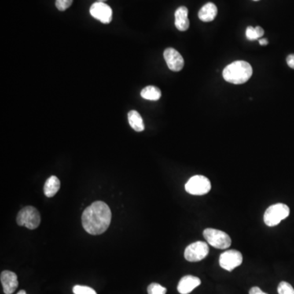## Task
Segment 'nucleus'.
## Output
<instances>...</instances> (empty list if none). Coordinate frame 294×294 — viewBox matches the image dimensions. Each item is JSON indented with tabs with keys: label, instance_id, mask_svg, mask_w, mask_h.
<instances>
[{
	"label": "nucleus",
	"instance_id": "20e7f679",
	"mask_svg": "<svg viewBox=\"0 0 294 294\" xmlns=\"http://www.w3.org/2000/svg\"><path fill=\"white\" fill-rule=\"evenodd\" d=\"M16 222L19 226H24L30 230H34L40 224V214L35 207L27 206L19 212L16 217Z\"/></svg>",
	"mask_w": 294,
	"mask_h": 294
},
{
	"label": "nucleus",
	"instance_id": "a878e982",
	"mask_svg": "<svg viewBox=\"0 0 294 294\" xmlns=\"http://www.w3.org/2000/svg\"><path fill=\"white\" fill-rule=\"evenodd\" d=\"M259 44H260L261 45H262V46L267 45H268L267 39H266V38H260V39H259Z\"/></svg>",
	"mask_w": 294,
	"mask_h": 294
},
{
	"label": "nucleus",
	"instance_id": "9b49d317",
	"mask_svg": "<svg viewBox=\"0 0 294 294\" xmlns=\"http://www.w3.org/2000/svg\"><path fill=\"white\" fill-rule=\"evenodd\" d=\"M0 280L2 283L3 288L5 294H12L16 291L18 287L17 276L14 272L10 270H4L0 276Z\"/></svg>",
	"mask_w": 294,
	"mask_h": 294
},
{
	"label": "nucleus",
	"instance_id": "b1692460",
	"mask_svg": "<svg viewBox=\"0 0 294 294\" xmlns=\"http://www.w3.org/2000/svg\"><path fill=\"white\" fill-rule=\"evenodd\" d=\"M249 294H267L262 291L260 288L258 287H253L249 290Z\"/></svg>",
	"mask_w": 294,
	"mask_h": 294
},
{
	"label": "nucleus",
	"instance_id": "1a4fd4ad",
	"mask_svg": "<svg viewBox=\"0 0 294 294\" xmlns=\"http://www.w3.org/2000/svg\"><path fill=\"white\" fill-rule=\"evenodd\" d=\"M90 14L103 24H109L112 20L113 12L109 5L104 2H96L91 6Z\"/></svg>",
	"mask_w": 294,
	"mask_h": 294
},
{
	"label": "nucleus",
	"instance_id": "393cba45",
	"mask_svg": "<svg viewBox=\"0 0 294 294\" xmlns=\"http://www.w3.org/2000/svg\"><path fill=\"white\" fill-rule=\"evenodd\" d=\"M255 30H256L257 34H258L259 38H260L261 37L263 36V34H264V30H263L262 27H255Z\"/></svg>",
	"mask_w": 294,
	"mask_h": 294
},
{
	"label": "nucleus",
	"instance_id": "5701e85b",
	"mask_svg": "<svg viewBox=\"0 0 294 294\" xmlns=\"http://www.w3.org/2000/svg\"><path fill=\"white\" fill-rule=\"evenodd\" d=\"M287 64L290 68L294 69V54L289 55L287 57Z\"/></svg>",
	"mask_w": 294,
	"mask_h": 294
},
{
	"label": "nucleus",
	"instance_id": "6ab92c4d",
	"mask_svg": "<svg viewBox=\"0 0 294 294\" xmlns=\"http://www.w3.org/2000/svg\"><path fill=\"white\" fill-rule=\"evenodd\" d=\"M278 292L279 294H294V288L290 284L282 281L279 284Z\"/></svg>",
	"mask_w": 294,
	"mask_h": 294
},
{
	"label": "nucleus",
	"instance_id": "dca6fc26",
	"mask_svg": "<svg viewBox=\"0 0 294 294\" xmlns=\"http://www.w3.org/2000/svg\"><path fill=\"white\" fill-rule=\"evenodd\" d=\"M128 118H129V124L133 130H135L136 132L144 131L145 125H144L143 119L137 111H129Z\"/></svg>",
	"mask_w": 294,
	"mask_h": 294
},
{
	"label": "nucleus",
	"instance_id": "4468645a",
	"mask_svg": "<svg viewBox=\"0 0 294 294\" xmlns=\"http://www.w3.org/2000/svg\"><path fill=\"white\" fill-rule=\"evenodd\" d=\"M217 14H218V8L215 4L207 3L202 7L199 12V18L204 23H209L215 19Z\"/></svg>",
	"mask_w": 294,
	"mask_h": 294
},
{
	"label": "nucleus",
	"instance_id": "c85d7f7f",
	"mask_svg": "<svg viewBox=\"0 0 294 294\" xmlns=\"http://www.w3.org/2000/svg\"><path fill=\"white\" fill-rule=\"evenodd\" d=\"M254 1H258V0H254Z\"/></svg>",
	"mask_w": 294,
	"mask_h": 294
},
{
	"label": "nucleus",
	"instance_id": "412c9836",
	"mask_svg": "<svg viewBox=\"0 0 294 294\" xmlns=\"http://www.w3.org/2000/svg\"><path fill=\"white\" fill-rule=\"evenodd\" d=\"M73 0H56V7L59 11H66L72 4Z\"/></svg>",
	"mask_w": 294,
	"mask_h": 294
},
{
	"label": "nucleus",
	"instance_id": "423d86ee",
	"mask_svg": "<svg viewBox=\"0 0 294 294\" xmlns=\"http://www.w3.org/2000/svg\"><path fill=\"white\" fill-rule=\"evenodd\" d=\"M185 191L193 196H204L211 190V182L204 176L196 175L190 178L185 183Z\"/></svg>",
	"mask_w": 294,
	"mask_h": 294
},
{
	"label": "nucleus",
	"instance_id": "9d476101",
	"mask_svg": "<svg viewBox=\"0 0 294 294\" xmlns=\"http://www.w3.org/2000/svg\"><path fill=\"white\" fill-rule=\"evenodd\" d=\"M163 57H164V60L167 63V67L171 71L178 72L183 68V57L176 49H173V48L165 49L164 53H163Z\"/></svg>",
	"mask_w": 294,
	"mask_h": 294
},
{
	"label": "nucleus",
	"instance_id": "ddd939ff",
	"mask_svg": "<svg viewBox=\"0 0 294 294\" xmlns=\"http://www.w3.org/2000/svg\"><path fill=\"white\" fill-rule=\"evenodd\" d=\"M175 26L180 31H185L189 29L190 22L188 19V9L186 7L181 6L175 12Z\"/></svg>",
	"mask_w": 294,
	"mask_h": 294
},
{
	"label": "nucleus",
	"instance_id": "bb28decb",
	"mask_svg": "<svg viewBox=\"0 0 294 294\" xmlns=\"http://www.w3.org/2000/svg\"><path fill=\"white\" fill-rule=\"evenodd\" d=\"M17 294H27L25 290H20Z\"/></svg>",
	"mask_w": 294,
	"mask_h": 294
},
{
	"label": "nucleus",
	"instance_id": "39448f33",
	"mask_svg": "<svg viewBox=\"0 0 294 294\" xmlns=\"http://www.w3.org/2000/svg\"><path fill=\"white\" fill-rule=\"evenodd\" d=\"M203 235L207 244L218 249H226L232 244L230 236L222 230L207 228L203 232Z\"/></svg>",
	"mask_w": 294,
	"mask_h": 294
},
{
	"label": "nucleus",
	"instance_id": "4be33fe9",
	"mask_svg": "<svg viewBox=\"0 0 294 294\" xmlns=\"http://www.w3.org/2000/svg\"><path fill=\"white\" fill-rule=\"evenodd\" d=\"M246 36L248 38V40H256L258 37V34H257L256 30H255V27H248L246 30Z\"/></svg>",
	"mask_w": 294,
	"mask_h": 294
},
{
	"label": "nucleus",
	"instance_id": "f257e3e1",
	"mask_svg": "<svg viewBox=\"0 0 294 294\" xmlns=\"http://www.w3.org/2000/svg\"><path fill=\"white\" fill-rule=\"evenodd\" d=\"M111 218L112 214L109 206L102 201L93 202L83 211L82 224L89 234L97 236L108 229Z\"/></svg>",
	"mask_w": 294,
	"mask_h": 294
},
{
	"label": "nucleus",
	"instance_id": "6e6552de",
	"mask_svg": "<svg viewBox=\"0 0 294 294\" xmlns=\"http://www.w3.org/2000/svg\"><path fill=\"white\" fill-rule=\"evenodd\" d=\"M243 262L242 254L237 250H227L222 253L219 258V264L224 270L232 271Z\"/></svg>",
	"mask_w": 294,
	"mask_h": 294
},
{
	"label": "nucleus",
	"instance_id": "f8f14e48",
	"mask_svg": "<svg viewBox=\"0 0 294 294\" xmlns=\"http://www.w3.org/2000/svg\"><path fill=\"white\" fill-rule=\"evenodd\" d=\"M201 284V280L196 276H185L180 280L177 291L181 294H189Z\"/></svg>",
	"mask_w": 294,
	"mask_h": 294
},
{
	"label": "nucleus",
	"instance_id": "a211bd4d",
	"mask_svg": "<svg viewBox=\"0 0 294 294\" xmlns=\"http://www.w3.org/2000/svg\"><path fill=\"white\" fill-rule=\"evenodd\" d=\"M148 294H166L167 288L157 283H152L147 288Z\"/></svg>",
	"mask_w": 294,
	"mask_h": 294
},
{
	"label": "nucleus",
	"instance_id": "aec40b11",
	"mask_svg": "<svg viewBox=\"0 0 294 294\" xmlns=\"http://www.w3.org/2000/svg\"><path fill=\"white\" fill-rule=\"evenodd\" d=\"M73 292L75 294H97L93 288L82 285H75L73 288Z\"/></svg>",
	"mask_w": 294,
	"mask_h": 294
},
{
	"label": "nucleus",
	"instance_id": "f3484780",
	"mask_svg": "<svg viewBox=\"0 0 294 294\" xmlns=\"http://www.w3.org/2000/svg\"><path fill=\"white\" fill-rule=\"evenodd\" d=\"M141 96L150 101H158L161 97V91L155 86H147L141 90Z\"/></svg>",
	"mask_w": 294,
	"mask_h": 294
},
{
	"label": "nucleus",
	"instance_id": "7ed1b4c3",
	"mask_svg": "<svg viewBox=\"0 0 294 294\" xmlns=\"http://www.w3.org/2000/svg\"><path fill=\"white\" fill-rule=\"evenodd\" d=\"M290 209L284 204H276L270 206L265 212L264 222L266 226H277L282 220L288 218Z\"/></svg>",
	"mask_w": 294,
	"mask_h": 294
},
{
	"label": "nucleus",
	"instance_id": "f03ea898",
	"mask_svg": "<svg viewBox=\"0 0 294 294\" xmlns=\"http://www.w3.org/2000/svg\"><path fill=\"white\" fill-rule=\"evenodd\" d=\"M222 75L225 80L233 85H242L251 78L253 68L244 60H236L224 69Z\"/></svg>",
	"mask_w": 294,
	"mask_h": 294
},
{
	"label": "nucleus",
	"instance_id": "2eb2a0df",
	"mask_svg": "<svg viewBox=\"0 0 294 294\" xmlns=\"http://www.w3.org/2000/svg\"><path fill=\"white\" fill-rule=\"evenodd\" d=\"M60 180L56 176H52L45 182L44 192L47 197L51 198L56 195L60 189Z\"/></svg>",
	"mask_w": 294,
	"mask_h": 294
},
{
	"label": "nucleus",
	"instance_id": "0eeeda50",
	"mask_svg": "<svg viewBox=\"0 0 294 294\" xmlns=\"http://www.w3.org/2000/svg\"><path fill=\"white\" fill-rule=\"evenodd\" d=\"M208 252H209V248L207 243L197 241L190 244L185 248L184 257L188 262H200L207 256Z\"/></svg>",
	"mask_w": 294,
	"mask_h": 294
},
{
	"label": "nucleus",
	"instance_id": "cd10ccee",
	"mask_svg": "<svg viewBox=\"0 0 294 294\" xmlns=\"http://www.w3.org/2000/svg\"><path fill=\"white\" fill-rule=\"evenodd\" d=\"M97 1H98V2H106L107 0H97Z\"/></svg>",
	"mask_w": 294,
	"mask_h": 294
}]
</instances>
